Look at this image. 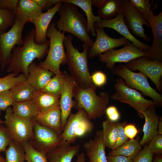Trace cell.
<instances>
[{
	"mask_svg": "<svg viewBox=\"0 0 162 162\" xmlns=\"http://www.w3.org/2000/svg\"><path fill=\"white\" fill-rule=\"evenodd\" d=\"M137 139L130 140L115 150H111L108 155H122L134 160L141 150Z\"/></svg>",
	"mask_w": 162,
	"mask_h": 162,
	"instance_id": "obj_30",
	"label": "cell"
},
{
	"mask_svg": "<svg viewBox=\"0 0 162 162\" xmlns=\"http://www.w3.org/2000/svg\"><path fill=\"white\" fill-rule=\"evenodd\" d=\"M63 141L61 134L36 122L32 136L28 141L37 150L46 154Z\"/></svg>",
	"mask_w": 162,
	"mask_h": 162,
	"instance_id": "obj_11",
	"label": "cell"
},
{
	"mask_svg": "<svg viewBox=\"0 0 162 162\" xmlns=\"http://www.w3.org/2000/svg\"><path fill=\"white\" fill-rule=\"evenodd\" d=\"M83 147L86 152L89 162H107L102 130L97 131L94 138L84 143Z\"/></svg>",
	"mask_w": 162,
	"mask_h": 162,
	"instance_id": "obj_20",
	"label": "cell"
},
{
	"mask_svg": "<svg viewBox=\"0 0 162 162\" xmlns=\"http://www.w3.org/2000/svg\"><path fill=\"white\" fill-rule=\"evenodd\" d=\"M34 1L43 10L45 9L47 0H34Z\"/></svg>",
	"mask_w": 162,
	"mask_h": 162,
	"instance_id": "obj_50",
	"label": "cell"
},
{
	"mask_svg": "<svg viewBox=\"0 0 162 162\" xmlns=\"http://www.w3.org/2000/svg\"><path fill=\"white\" fill-rule=\"evenodd\" d=\"M125 10L124 21L130 31L135 35L142 38L147 41L151 40L150 37L146 35L143 25L150 27L148 22L130 4L129 0H123Z\"/></svg>",
	"mask_w": 162,
	"mask_h": 162,
	"instance_id": "obj_16",
	"label": "cell"
},
{
	"mask_svg": "<svg viewBox=\"0 0 162 162\" xmlns=\"http://www.w3.org/2000/svg\"><path fill=\"white\" fill-rule=\"evenodd\" d=\"M92 82L96 87L103 86L106 83L107 77L106 75L101 71L95 72L91 75Z\"/></svg>",
	"mask_w": 162,
	"mask_h": 162,
	"instance_id": "obj_44",
	"label": "cell"
},
{
	"mask_svg": "<svg viewBox=\"0 0 162 162\" xmlns=\"http://www.w3.org/2000/svg\"><path fill=\"white\" fill-rule=\"evenodd\" d=\"M145 118V123L142 131L143 135L139 142L141 146L149 142L157 134V128L160 120V117L156 113V107L153 105L142 113Z\"/></svg>",
	"mask_w": 162,
	"mask_h": 162,
	"instance_id": "obj_22",
	"label": "cell"
},
{
	"mask_svg": "<svg viewBox=\"0 0 162 162\" xmlns=\"http://www.w3.org/2000/svg\"><path fill=\"white\" fill-rule=\"evenodd\" d=\"M133 7L148 22L153 16L148 0H129Z\"/></svg>",
	"mask_w": 162,
	"mask_h": 162,
	"instance_id": "obj_38",
	"label": "cell"
},
{
	"mask_svg": "<svg viewBox=\"0 0 162 162\" xmlns=\"http://www.w3.org/2000/svg\"><path fill=\"white\" fill-rule=\"evenodd\" d=\"M16 20L15 13L8 9L0 8V35L12 26Z\"/></svg>",
	"mask_w": 162,
	"mask_h": 162,
	"instance_id": "obj_37",
	"label": "cell"
},
{
	"mask_svg": "<svg viewBox=\"0 0 162 162\" xmlns=\"http://www.w3.org/2000/svg\"><path fill=\"white\" fill-rule=\"evenodd\" d=\"M19 0H0V8L8 9L15 13Z\"/></svg>",
	"mask_w": 162,
	"mask_h": 162,
	"instance_id": "obj_46",
	"label": "cell"
},
{
	"mask_svg": "<svg viewBox=\"0 0 162 162\" xmlns=\"http://www.w3.org/2000/svg\"><path fill=\"white\" fill-rule=\"evenodd\" d=\"M1 115V110H0V116Z\"/></svg>",
	"mask_w": 162,
	"mask_h": 162,
	"instance_id": "obj_57",
	"label": "cell"
},
{
	"mask_svg": "<svg viewBox=\"0 0 162 162\" xmlns=\"http://www.w3.org/2000/svg\"><path fill=\"white\" fill-rule=\"evenodd\" d=\"M62 2V0H61L46 12H42L32 22L35 27L34 41L36 43L41 44L47 40L46 36L47 29L53 16L58 12Z\"/></svg>",
	"mask_w": 162,
	"mask_h": 162,
	"instance_id": "obj_19",
	"label": "cell"
},
{
	"mask_svg": "<svg viewBox=\"0 0 162 162\" xmlns=\"http://www.w3.org/2000/svg\"><path fill=\"white\" fill-rule=\"evenodd\" d=\"M104 0H92V5L98 8L103 2Z\"/></svg>",
	"mask_w": 162,
	"mask_h": 162,
	"instance_id": "obj_54",
	"label": "cell"
},
{
	"mask_svg": "<svg viewBox=\"0 0 162 162\" xmlns=\"http://www.w3.org/2000/svg\"><path fill=\"white\" fill-rule=\"evenodd\" d=\"M35 32L33 28L26 35L22 46H16L12 51L11 59L8 67V73L28 76V68L35 58L40 59L47 53L50 41L39 44L34 41Z\"/></svg>",
	"mask_w": 162,
	"mask_h": 162,
	"instance_id": "obj_1",
	"label": "cell"
},
{
	"mask_svg": "<svg viewBox=\"0 0 162 162\" xmlns=\"http://www.w3.org/2000/svg\"><path fill=\"white\" fill-rule=\"evenodd\" d=\"M97 87L92 82L88 88H75L73 96L76 103L75 107L78 110L83 109L91 119L102 117L110 102L109 93L102 92L98 95L96 93Z\"/></svg>",
	"mask_w": 162,
	"mask_h": 162,
	"instance_id": "obj_4",
	"label": "cell"
},
{
	"mask_svg": "<svg viewBox=\"0 0 162 162\" xmlns=\"http://www.w3.org/2000/svg\"></svg>",
	"mask_w": 162,
	"mask_h": 162,
	"instance_id": "obj_58",
	"label": "cell"
},
{
	"mask_svg": "<svg viewBox=\"0 0 162 162\" xmlns=\"http://www.w3.org/2000/svg\"><path fill=\"white\" fill-rule=\"evenodd\" d=\"M25 24L16 19L11 28L0 35V64L2 71L10 62L14 47L23 44L22 34Z\"/></svg>",
	"mask_w": 162,
	"mask_h": 162,
	"instance_id": "obj_10",
	"label": "cell"
},
{
	"mask_svg": "<svg viewBox=\"0 0 162 162\" xmlns=\"http://www.w3.org/2000/svg\"><path fill=\"white\" fill-rule=\"evenodd\" d=\"M86 160L85 154L82 152L77 154V158L75 162H86Z\"/></svg>",
	"mask_w": 162,
	"mask_h": 162,
	"instance_id": "obj_51",
	"label": "cell"
},
{
	"mask_svg": "<svg viewBox=\"0 0 162 162\" xmlns=\"http://www.w3.org/2000/svg\"><path fill=\"white\" fill-rule=\"evenodd\" d=\"M96 38L89 48L88 58L91 59L115 48L128 44L131 42L124 37L114 38L109 36L103 28H95Z\"/></svg>",
	"mask_w": 162,
	"mask_h": 162,
	"instance_id": "obj_14",
	"label": "cell"
},
{
	"mask_svg": "<svg viewBox=\"0 0 162 162\" xmlns=\"http://www.w3.org/2000/svg\"><path fill=\"white\" fill-rule=\"evenodd\" d=\"M5 111L3 124L12 139L20 143L29 141L32 136L33 128L36 122L34 118L18 117L14 113L10 106Z\"/></svg>",
	"mask_w": 162,
	"mask_h": 162,
	"instance_id": "obj_8",
	"label": "cell"
},
{
	"mask_svg": "<svg viewBox=\"0 0 162 162\" xmlns=\"http://www.w3.org/2000/svg\"><path fill=\"white\" fill-rule=\"evenodd\" d=\"M3 124V121L0 119V124Z\"/></svg>",
	"mask_w": 162,
	"mask_h": 162,
	"instance_id": "obj_56",
	"label": "cell"
},
{
	"mask_svg": "<svg viewBox=\"0 0 162 162\" xmlns=\"http://www.w3.org/2000/svg\"><path fill=\"white\" fill-rule=\"evenodd\" d=\"M148 22L152 29L153 40L145 57L151 61L162 62V12L154 15Z\"/></svg>",
	"mask_w": 162,
	"mask_h": 162,
	"instance_id": "obj_17",
	"label": "cell"
},
{
	"mask_svg": "<svg viewBox=\"0 0 162 162\" xmlns=\"http://www.w3.org/2000/svg\"><path fill=\"white\" fill-rule=\"evenodd\" d=\"M82 109L69 115L61 133L63 140L71 144L78 138L84 136L93 130L94 125Z\"/></svg>",
	"mask_w": 162,
	"mask_h": 162,
	"instance_id": "obj_9",
	"label": "cell"
},
{
	"mask_svg": "<svg viewBox=\"0 0 162 162\" xmlns=\"http://www.w3.org/2000/svg\"><path fill=\"white\" fill-rule=\"evenodd\" d=\"M0 162H6L5 159L0 155Z\"/></svg>",
	"mask_w": 162,
	"mask_h": 162,
	"instance_id": "obj_55",
	"label": "cell"
},
{
	"mask_svg": "<svg viewBox=\"0 0 162 162\" xmlns=\"http://www.w3.org/2000/svg\"><path fill=\"white\" fill-rule=\"evenodd\" d=\"M157 134L162 135V118L160 117V120L157 128Z\"/></svg>",
	"mask_w": 162,
	"mask_h": 162,
	"instance_id": "obj_52",
	"label": "cell"
},
{
	"mask_svg": "<svg viewBox=\"0 0 162 162\" xmlns=\"http://www.w3.org/2000/svg\"><path fill=\"white\" fill-rule=\"evenodd\" d=\"M81 8L85 12L87 17V30L88 33L93 36H96L94 26L95 23L100 22L101 20L99 16H95L92 10V0H64Z\"/></svg>",
	"mask_w": 162,
	"mask_h": 162,
	"instance_id": "obj_27",
	"label": "cell"
},
{
	"mask_svg": "<svg viewBox=\"0 0 162 162\" xmlns=\"http://www.w3.org/2000/svg\"><path fill=\"white\" fill-rule=\"evenodd\" d=\"M149 143L148 146L154 154H162V135L155 136Z\"/></svg>",
	"mask_w": 162,
	"mask_h": 162,
	"instance_id": "obj_42",
	"label": "cell"
},
{
	"mask_svg": "<svg viewBox=\"0 0 162 162\" xmlns=\"http://www.w3.org/2000/svg\"><path fill=\"white\" fill-rule=\"evenodd\" d=\"M103 142L106 147L112 149L116 141L118 133L116 123L108 119L102 122Z\"/></svg>",
	"mask_w": 162,
	"mask_h": 162,
	"instance_id": "obj_32",
	"label": "cell"
},
{
	"mask_svg": "<svg viewBox=\"0 0 162 162\" xmlns=\"http://www.w3.org/2000/svg\"><path fill=\"white\" fill-rule=\"evenodd\" d=\"M80 149L79 145H72L63 140L46 156L48 162H71L73 158L78 154Z\"/></svg>",
	"mask_w": 162,
	"mask_h": 162,
	"instance_id": "obj_21",
	"label": "cell"
},
{
	"mask_svg": "<svg viewBox=\"0 0 162 162\" xmlns=\"http://www.w3.org/2000/svg\"><path fill=\"white\" fill-rule=\"evenodd\" d=\"M12 106V110L14 113L21 118H34L39 112L33 100L20 102H14Z\"/></svg>",
	"mask_w": 162,
	"mask_h": 162,
	"instance_id": "obj_29",
	"label": "cell"
},
{
	"mask_svg": "<svg viewBox=\"0 0 162 162\" xmlns=\"http://www.w3.org/2000/svg\"><path fill=\"white\" fill-rule=\"evenodd\" d=\"M124 130L127 136L130 140L134 139L138 133V130L134 125L132 124H126Z\"/></svg>",
	"mask_w": 162,
	"mask_h": 162,
	"instance_id": "obj_47",
	"label": "cell"
},
{
	"mask_svg": "<svg viewBox=\"0 0 162 162\" xmlns=\"http://www.w3.org/2000/svg\"><path fill=\"white\" fill-rule=\"evenodd\" d=\"M106 158L107 162H133V160L122 155H108Z\"/></svg>",
	"mask_w": 162,
	"mask_h": 162,
	"instance_id": "obj_48",
	"label": "cell"
},
{
	"mask_svg": "<svg viewBox=\"0 0 162 162\" xmlns=\"http://www.w3.org/2000/svg\"><path fill=\"white\" fill-rule=\"evenodd\" d=\"M98 8V16L101 20L112 19L125 10L122 0H104Z\"/></svg>",
	"mask_w": 162,
	"mask_h": 162,
	"instance_id": "obj_26",
	"label": "cell"
},
{
	"mask_svg": "<svg viewBox=\"0 0 162 162\" xmlns=\"http://www.w3.org/2000/svg\"><path fill=\"white\" fill-rule=\"evenodd\" d=\"M34 0H19L15 12L16 19L26 23L33 22L43 12Z\"/></svg>",
	"mask_w": 162,
	"mask_h": 162,
	"instance_id": "obj_24",
	"label": "cell"
},
{
	"mask_svg": "<svg viewBox=\"0 0 162 162\" xmlns=\"http://www.w3.org/2000/svg\"><path fill=\"white\" fill-rule=\"evenodd\" d=\"M63 79L64 73L56 74L40 91L60 98L63 89Z\"/></svg>",
	"mask_w": 162,
	"mask_h": 162,
	"instance_id": "obj_34",
	"label": "cell"
},
{
	"mask_svg": "<svg viewBox=\"0 0 162 162\" xmlns=\"http://www.w3.org/2000/svg\"><path fill=\"white\" fill-rule=\"evenodd\" d=\"M61 0H47V2L45 9L47 10L52 8V6L61 1Z\"/></svg>",
	"mask_w": 162,
	"mask_h": 162,
	"instance_id": "obj_49",
	"label": "cell"
},
{
	"mask_svg": "<svg viewBox=\"0 0 162 162\" xmlns=\"http://www.w3.org/2000/svg\"><path fill=\"white\" fill-rule=\"evenodd\" d=\"M65 32L58 30L56 23H50L46 33V37L49 38L50 45L46 59L40 62L39 65L48 70L55 75L62 72L60 69L61 65L66 63V53L64 50V40Z\"/></svg>",
	"mask_w": 162,
	"mask_h": 162,
	"instance_id": "obj_5",
	"label": "cell"
},
{
	"mask_svg": "<svg viewBox=\"0 0 162 162\" xmlns=\"http://www.w3.org/2000/svg\"><path fill=\"white\" fill-rule=\"evenodd\" d=\"M153 160V162H162V154L155 155Z\"/></svg>",
	"mask_w": 162,
	"mask_h": 162,
	"instance_id": "obj_53",
	"label": "cell"
},
{
	"mask_svg": "<svg viewBox=\"0 0 162 162\" xmlns=\"http://www.w3.org/2000/svg\"><path fill=\"white\" fill-rule=\"evenodd\" d=\"M15 102L10 90L0 92V110H5Z\"/></svg>",
	"mask_w": 162,
	"mask_h": 162,
	"instance_id": "obj_40",
	"label": "cell"
},
{
	"mask_svg": "<svg viewBox=\"0 0 162 162\" xmlns=\"http://www.w3.org/2000/svg\"><path fill=\"white\" fill-rule=\"evenodd\" d=\"M126 66L131 70H138L149 78L160 92H162L161 78L162 62L151 61L145 56L136 58L126 63Z\"/></svg>",
	"mask_w": 162,
	"mask_h": 162,
	"instance_id": "obj_13",
	"label": "cell"
},
{
	"mask_svg": "<svg viewBox=\"0 0 162 162\" xmlns=\"http://www.w3.org/2000/svg\"><path fill=\"white\" fill-rule=\"evenodd\" d=\"M154 154L148 145H146L133 160V162H152Z\"/></svg>",
	"mask_w": 162,
	"mask_h": 162,
	"instance_id": "obj_43",
	"label": "cell"
},
{
	"mask_svg": "<svg viewBox=\"0 0 162 162\" xmlns=\"http://www.w3.org/2000/svg\"><path fill=\"white\" fill-rule=\"evenodd\" d=\"M124 13H122L117 14L114 18L101 20L100 22L94 23L95 28H108L113 29L129 40L136 47L147 52L150 49V45L142 42L132 35L124 22Z\"/></svg>",
	"mask_w": 162,
	"mask_h": 162,
	"instance_id": "obj_15",
	"label": "cell"
},
{
	"mask_svg": "<svg viewBox=\"0 0 162 162\" xmlns=\"http://www.w3.org/2000/svg\"><path fill=\"white\" fill-rule=\"evenodd\" d=\"M27 80L26 76L10 73L5 77L0 78V92L10 90L14 86Z\"/></svg>",
	"mask_w": 162,
	"mask_h": 162,
	"instance_id": "obj_36",
	"label": "cell"
},
{
	"mask_svg": "<svg viewBox=\"0 0 162 162\" xmlns=\"http://www.w3.org/2000/svg\"><path fill=\"white\" fill-rule=\"evenodd\" d=\"M27 81L37 91L40 90L49 81L54 74L33 62L28 67Z\"/></svg>",
	"mask_w": 162,
	"mask_h": 162,
	"instance_id": "obj_23",
	"label": "cell"
},
{
	"mask_svg": "<svg viewBox=\"0 0 162 162\" xmlns=\"http://www.w3.org/2000/svg\"><path fill=\"white\" fill-rule=\"evenodd\" d=\"M59 98L40 90H36L32 100L36 105L39 112H43L60 106Z\"/></svg>",
	"mask_w": 162,
	"mask_h": 162,
	"instance_id": "obj_28",
	"label": "cell"
},
{
	"mask_svg": "<svg viewBox=\"0 0 162 162\" xmlns=\"http://www.w3.org/2000/svg\"><path fill=\"white\" fill-rule=\"evenodd\" d=\"M24 150L27 162H48L46 154L35 149L28 142L21 143Z\"/></svg>",
	"mask_w": 162,
	"mask_h": 162,
	"instance_id": "obj_35",
	"label": "cell"
},
{
	"mask_svg": "<svg viewBox=\"0 0 162 162\" xmlns=\"http://www.w3.org/2000/svg\"><path fill=\"white\" fill-rule=\"evenodd\" d=\"M15 102L32 100L36 90L27 81L18 84L10 89Z\"/></svg>",
	"mask_w": 162,
	"mask_h": 162,
	"instance_id": "obj_31",
	"label": "cell"
},
{
	"mask_svg": "<svg viewBox=\"0 0 162 162\" xmlns=\"http://www.w3.org/2000/svg\"><path fill=\"white\" fill-rule=\"evenodd\" d=\"M5 151L6 162H24L25 153L21 144L13 140Z\"/></svg>",
	"mask_w": 162,
	"mask_h": 162,
	"instance_id": "obj_33",
	"label": "cell"
},
{
	"mask_svg": "<svg viewBox=\"0 0 162 162\" xmlns=\"http://www.w3.org/2000/svg\"><path fill=\"white\" fill-rule=\"evenodd\" d=\"M73 36L70 34L65 36L64 45L66 51V62L70 75L76 82L77 87L86 88L92 82L88 63V53L89 47L82 45L83 51L81 52L72 43Z\"/></svg>",
	"mask_w": 162,
	"mask_h": 162,
	"instance_id": "obj_3",
	"label": "cell"
},
{
	"mask_svg": "<svg viewBox=\"0 0 162 162\" xmlns=\"http://www.w3.org/2000/svg\"><path fill=\"white\" fill-rule=\"evenodd\" d=\"M110 121L115 122L118 121L120 118V114L117 108L115 106H111L107 107L105 113Z\"/></svg>",
	"mask_w": 162,
	"mask_h": 162,
	"instance_id": "obj_45",
	"label": "cell"
},
{
	"mask_svg": "<svg viewBox=\"0 0 162 162\" xmlns=\"http://www.w3.org/2000/svg\"><path fill=\"white\" fill-rule=\"evenodd\" d=\"M77 86L70 74L64 73L62 91L61 95L59 106L61 112V128L63 132L71 110L75 105L73 100V90Z\"/></svg>",
	"mask_w": 162,
	"mask_h": 162,
	"instance_id": "obj_18",
	"label": "cell"
},
{
	"mask_svg": "<svg viewBox=\"0 0 162 162\" xmlns=\"http://www.w3.org/2000/svg\"><path fill=\"white\" fill-rule=\"evenodd\" d=\"M118 129V133L116 143L112 149L114 150L118 148L128 140V138L124 132V128L127 124L126 122H117L116 123Z\"/></svg>",
	"mask_w": 162,
	"mask_h": 162,
	"instance_id": "obj_41",
	"label": "cell"
},
{
	"mask_svg": "<svg viewBox=\"0 0 162 162\" xmlns=\"http://www.w3.org/2000/svg\"><path fill=\"white\" fill-rule=\"evenodd\" d=\"M60 16L56 22V28L61 31L71 33L90 48L94 42L87 30V22L77 6L62 0L58 11Z\"/></svg>",
	"mask_w": 162,
	"mask_h": 162,
	"instance_id": "obj_2",
	"label": "cell"
},
{
	"mask_svg": "<svg viewBox=\"0 0 162 162\" xmlns=\"http://www.w3.org/2000/svg\"><path fill=\"white\" fill-rule=\"evenodd\" d=\"M146 55V52L136 47L131 42L122 48L111 49L98 57L100 61L105 64L107 68L112 69L116 63H127L136 58Z\"/></svg>",
	"mask_w": 162,
	"mask_h": 162,
	"instance_id": "obj_12",
	"label": "cell"
},
{
	"mask_svg": "<svg viewBox=\"0 0 162 162\" xmlns=\"http://www.w3.org/2000/svg\"><path fill=\"white\" fill-rule=\"evenodd\" d=\"M112 73L120 77L129 87L141 92L146 96L152 98L155 107L162 106V96L152 88L148 77L140 72L136 73L129 69L125 65L119 64L111 69Z\"/></svg>",
	"mask_w": 162,
	"mask_h": 162,
	"instance_id": "obj_6",
	"label": "cell"
},
{
	"mask_svg": "<svg viewBox=\"0 0 162 162\" xmlns=\"http://www.w3.org/2000/svg\"><path fill=\"white\" fill-rule=\"evenodd\" d=\"M114 88L116 92L111 95L110 98L128 104L141 118H144L142 113L154 105L153 101L146 99L140 92L128 87L121 78L116 79Z\"/></svg>",
	"mask_w": 162,
	"mask_h": 162,
	"instance_id": "obj_7",
	"label": "cell"
},
{
	"mask_svg": "<svg viewBox=\"0 0 162 162\" xmlns=\"http://www.w3.org/2000/svg\"><path fill=\"white\" fill-rule=\"evenodd\" d=\"M61 112L60 106L45 112H39L34 117L39 124L49 128L59 134L62 131L61 128Z\"/></svg>",
	"mask_w": 162,
	"mask_h": 162,
	"instance_id": "obj_25",
	"label": "cell"
},
{
	"mask_svg": "<svg viewBox=\"0 0 162 162\" xmlns=\"http://www.w3.org/2000/svg\"><path fill=\"white\" fill-rule=\"evenodd\" d=\"M13 140L5 126L0 124V152L5 151Z\"/></svg>",
	"mask_w": 162,
	"mask_h": 162,
	"instance_id": "obj_39",
	"label": "cell"
}]
</instances>
